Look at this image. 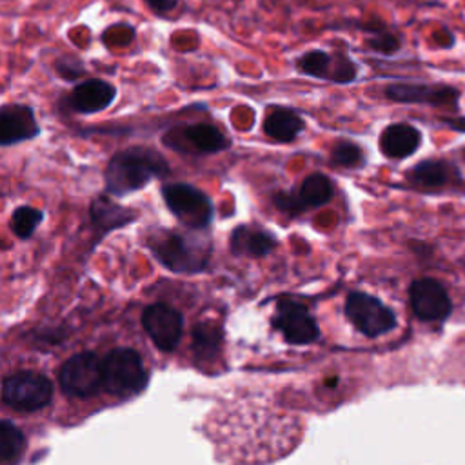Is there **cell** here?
Instances as JSON below:
<instances>
[{
  "mask_svg": "<svg viewBox=\"0 0 465 465\" xmlns=\"http://www.w3.org/2000/svg\"><path fill=\"white\" fill-rule=\"evenodd\" d=\"M274 327L283 334L289 343L303 345L318 338V327L309 311L289 298H282L276 305Z\"/></svg>",
  "mask_w": 465,
  "mask_h": 465,
  "instance_id": "obj_12",
  "label": "cell"
},
{
  "mask_svg": "<svg viewBox=\"0 0 465 465\" xmlns=\"http://www.w3.org/2000/svg\"><path fill=\"white\" fill-rule=\"evenodd\" d=\"M456 176L458 174L452 163L441 158H425L407 173V180L421 189L443 187Z\"/></svg>",
  "mask_w": 465,
  "mask_h": 465,
  "instance_id": "obj_18",
  "label": "cell"
},
{
  "mask_svg": "<svg viewBox=\"0 0 465 465\" xmlns=\"http://www.w3.org/2000/svg\"><path fill=\"white\" fill-rule=\"evenodd\" d=\"M156 16H165L178 7V0H142Z\"/></svg>",
  "mask_w": 465,
  "mask_h": 465,
  "instance_id": "obj_29",
  "label": "cell"
},
{
  "mask_svg": "<svg viewBox=\"0 0 465 465\" xmlns=\"http://www.w3.org/2000/svg\"><path fill=\"white\" fill-rule=\"evenodd\" d=\"M42 218H44L42 211L31 205H20L11 214V231L20 238H27L35 232Z\"/></svg>",
  "mask_w": 465,
  "mask_h": 465,
  "instance_id": "obj_25",
  "label": "cell"
},
{
  "mask_svg": "<svg viewBox=\"0 0 465 465\" xmlns=\"http://www.w3.org/2000/svg\"><path fill=\"white\" fill-rule=\"evenodd\" d=\"M162 142L176 149L180 153H198V154H214L227 151L231 147V140L227 134L207 122H194V124H182L171 127L163 136Z\"/></svg>",
  "mask_w": 465,
  "mask_h": 465,
  "instance_id": "obj_6",
  "label": "cell"
},
{
  "mask_svg": "<svg viewBox=\"0 0 465 465\" xmlns=\"http://www.w3.org/2000/svg\"><path fill=\"white\" fill-rule=\"evenodd\" d=\"M53 398L51 381L35 371H20L4 378L2 400L15 411L33 412L45 407Z\"/></svg>",
  "mask_w": 465,
  "mask_h": 465,
  "instance_id": "obj_4",
  "label": "cell"
},
{
  "mask_svg": "<svg viewBox=\"0 0 465 465\" xmlns=\"http://www.w3.org/2000/svg\"><path fill=\"white\" fill-rule=\"evenodd\" d=\"M411 307L420 320L438 322L450 312V298L443 285L432 278L414 280L409 289Z\"/></svg>",
  "mask_w": 465,
  "mask_h": 465,
  "instance_id": "obj_15",
  "label": "cell"
},
{
  "mask_svg": "<svg viewBox=\"0 0 465 465\" xmlns=\"http://www.w3.org/2000/svg\"><path fill=\"white\" fill-rule=\"evenodd\" d=\"M118 89L104 78H85L78 82L65 96L62 105L74 114H96L113 105Z\"/></svg>",
  "mask_w": 465,
  "mask_h": 465,
  "instance_id": "obj_11",
  "label": "cell"
},
{
  "mask_svg": "<svg viewBox=\"0 0 465 465\" xmlns=\"http://www.w3.org/2000/svg\"><path fill=\"white\" fill-rule=\"evenodd\" d=\"M262 131L278 143H291L305 131V120L292 107L274 105L267 111L262 122Z\"/></svg>",
  "mask_w": 465,
  "mask_h": 465,
  "instance_id": "obj_17",
  "label": "cell"
},
{
  "mask_svg": "<svg viewBox=\"0 0 465 465\" xmlns=\"http://www.w3.org/2000/svg\"><path fill=\"white\" fill-rule=\"evenodd\" d=\"M162 196L171 213L191 229H202L213 218V203L209 196L191 183H165L162 187Z\"/></svg>",
  "mask_w": 465,
  "mask_h": 465,
  "instance_id": "obj_5",
  "label": "cell"
},
{
  "mask_svg": "<svg viewBox=\"0 0 465 465\" xmlns=\"http://www.w3.org/2000/svg\"><path fill=\"white\" fill-rule=\"evenodd\" d=\"M423 134L418 127L407 122H394L383 127L378 138L380 151L391 160H403L412 156L421 145Z\"/></svg>",
  "mask_w": 465,
  "mask_h": 465,
  "instance_id": "obj_16",
  "label": "cell"
},
{
  "mask_svg": "<svg viewBox=\"0 0 465 465\" xmlns=\"http://www.w3.org/2000/svg\"><path fill=\"white\" fill-rule=\"evenodd\" d=\"M365 160V154H363V149L352 142V140H336L332 149H331V162L338 167H358L361 165Z\"/></svg>",
  "mask_w": 465,
  "mask_h": 465,
  "instance_id": "obj_24",
  "label": "cell"
},
{
  "mask_svg": "<svg viewBox=\"0 0 465 465\" xmlns=\"http://www.w3.org/2000/svg\"><path fill=\"white\" fill-rule=\"evenodd\" d=\"M332 196V182L323 173H312L303 178L298 198L303 203V207H320L327 203Z\"/></svg>",
  "mask_w": 465,
  "mask_h": 465,
  "instance_id": "obj_20",
  "label": "cell"
},
{
  "mask_svg": "<svg viewBox=\"0 0 465 465\" xmlns=\"http://www.w3.org/2000/svg\"><path fill=\"white\" fill-rule=\"evenodd\" d=\"M35 109L29 104H4L0 107V145L11 147L40 136Z\"/></svg>",
  "mask_w": 465,
  "mask_h": 465,
  "instance_id": "obj_14",
  "label": "cell"
},
{
  "mask_svg": "<svg viewBox=\"0 0 465 465\" xmlns=\"http://www.w3.org/2000/svg\"><path fill=\"white\" fill-rule=\"evenodd\" d=\"M104 389L118 398L138 394L147 383V371L136 351L118 347L102 360Z\"/></svg>",
  "mask_w": 465,
  "mask_h": 465,
  "instance_id": "obj_2",
  "label": "cell"
},
{
  "mask_svg": "<svg viewBox=\"0 0 465 465\" xmlns=\"http://www.w3.org/2000/svg\"><path fill=\"white\" fill-rule=\"evenodd\" d=\"M222 345V331L214 323H198L193 331V352L196 360H213Z\"/></svg>",
  "mask_w": 465,
  "mask_h": 465,
  "instance_id": "obj_22",
  "label": "cell"
},
{
  "mask_svg": "<svg viewBox=\"0 0 465 465\" xmlns=\"http://www.w3.org/2000/svg\"><path fill=\"white\" fill-rule=\"evenodd\" d=\"M58 381L67 396H93L104 387L102 360L94 352H78L62 365Z\"/></svg>",
  "mask_w": 465,
  "mask_h": 465,
  "instance_id": "obj_7",
  "label": "cell"
},
{
  "mask_svg": "<svg viewBox=\"0 0 465 465\" xmlns=\"http://www.w3.org/2000/svg\"><path fill=\"white\" fill-rule=\"evenodd\" d=\"M274 203H276L282 211L292 213V214L303 209V203L300 202L298 193H296V194H292V193H276V194H274Z\"/></svg>",
  "mask_w": 465,
  "mask_h": 465,
  "instance_id": "obj_28",
  "label": "cell"
},
{
  "mask_svg": "<svg viewBox=\"0 0 465 465\" xmlns=\"http://www.w3.org/2000/svg\"><path fill=\"white\" fill-rule=\"evenodd\" d=\"M274 236L263 229H251V227H238L231 236V249L236 254L247 256H263L274 247Z\"/></svg>",
  "mask_w": 465,
  "mask_h": 465,
  "instance_id": "obj_19",
  "label": "cell"
},
{
  "mask_svg": "<svg viewBox=\"0 0 465 465\" xmlns=\"http://www.w3.org/2000/svg\"><path fill=\"white\" fill-rule=\"evenodd\" d=\"M387 100L394 104L429 105V107H458L460 89L449 84H421V82H396L383 89Z\"/></svg>",
  "mask_w": 465,
  "mask_h": 465,
  "instance_id": "obj_9",
  "label": "cell"
},
{
  "mask_svg": "<svg viewBox=\"0 0 465 465\" xmlns=\"http://www.w3.org/2000/svg\"><path fill=\"white\" fill-rule=\"evenodd\" d=\"M167 160L153 147L131 145L116 151L104 171L105 189L114 196H125L145 187L153 178L169 174Z\"/></svg>",
  "mask_w": 465,
  "mask_h": 465,
  "instance_id": "obj_1",
  "label": "cell"
},
{
  "mask_svg": "<svg viewBox=\"0 0 465 465\" xmlns=\"http://www.w3.org/2000/svg\"><path fill=\"white\" fill-rule=\"evenodd\" d=\"M25 447L22 430L9 420L0 421V461L2 465H13L18 461Z\"/></svg>",
  "mask_w": 465,
  "mask_h": 465,
  "instance_id": "obj_23",
  "label": "cell"
},
{
  "mask_svg": "<svg viewBox=\"0 0 465 465\" xmlns=\"http://www.w3.org/2000/svg\"><path fill=\"white\" fill-rule=\"evenodd\" d=\"M142 325L160 351H173L182 338V316L165 303H153L142 314Z\"/></svg>",
  "mask_w": 465,
  "mask_h": 465,
  "instance_id": "obj_13",
  "label": "cell"
},
{
  "mask_svg": "<svg viewBox=\"0 0 465 465\" xmlns=\"http://www.w3.org/2000/svg\"><path fill=\"white\" fill-rule=\"evenodd\" d=\"M294 69L309 78L347 85L358 80L360 65L345 53L309 49L296 56Z\"/></svg>",
  "mask_w": 465,
  "mask_h": 465,
  "instance_id": "obj_3",
  "label": "cell"
},
{
  "mask_svg": "<svg viewBox=\"0 0 465 465\" xmlns=\"http://www.w3.org/2000/svg\"><path fill=\"white\" fill-rule=\"evenodd\" d=\"M91 218L96 225H100L104 229H111V227H120L122 223L129 222L133 218V213H131V209H125V207L114 203L113 200H109L105 196H98L91 203Z\"/></svg>",
  "mask_w": 465,
  "mask_h": 465,
  "instance_id": "obj_21",
  "label": "cell"
},
{
  "mask_svg": "<svg viewBox=\"0 0 465 465\" xmlns=\"http://www.w3.org/2000/svg\"><path fill=\"white\" fill-rule=\"evenodd\" d=\"M443 124L458 133H465V116H450V118H443Z\"/></svg>",
  "mask_w": 465,
  "mask_h": 465,
  "instance_id": "obj_30",
  "label": "cell"
},
{
  "mask_svg": "<svg viewBox=\"0 0 465 465\" xmlns=\"http://www.w3.org/2000/svg\"><path fill=\"white\" fill-rule=\"evenodd\" d=\"M365 45L374 53L391 56L401 49V38L389 29H374V35L365 40Z\"/></svg>",
  "mask_w": 465,
  "mask_h": 465,
  "instance_id": "obj_27",
  "label": "cell"
},
{
  "mask_svg": "<svg viewBox=\"0 0 465 465\" xmlns=\"http://www.w3.org/2000/svg\"><path fill=\"white\" fill-rule=\"evenodd\" d=\"M349 322L365 336L376 338L394 329L396 316L378 298L365 292H351L345 300Z\"/></svg>",
  "mask_w": 465,
  "mask_h": 465,
  "instance_id": "obj_8",
  "label": "cell"
},
{
  "mask_svg": "<svg viewBox=\"0 0 465 465\" xmlns=\"http://www.w3.org/2000/svg\"><path fill=\"white\" fill-rule=\"evenodd\" d=\"M53 67H54L56 76L62 78L64 82H69V84L80 80L87 73L84 60L80 56H76V54H62V56H58L54 60Z\"/></svg>",
  "mask_w": 465,
  "mask_h": 465,
  "instance_id": "obj_26",
  "label": "cell"
},
{
  "mask_svg": "<svg viewBox=\"0 0 465 465\" xmlns=\"http://www.w3.org/2000/svg\"><path fill=\"white\" fill-rule=\"evenodd\" d=\"M151 249L171 271H200L205 265L203 251L178 232H160L151 238Z\"/></svg>",
  "mask_w": 465,
  "mask_h": 465,
  "instance_id": "obj_10",
  "label": "cell"
}]
</instances>
